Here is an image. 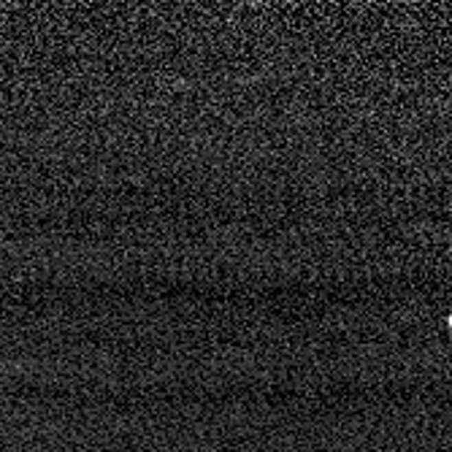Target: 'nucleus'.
I'll list each match as a JSON object with an SVG mask.
<instances>
[{"mask_svg":"<svg viewBox=\"0 0 452 452\" xmlns=\"http://www.w3.org/2000/svg\"><path fill=\"white\" fill-rule=\"evenodd\" d=\"M450 325H452V315H450Z\"/></svg>","mask_w":452,"mask_h":452,"instance_id":"nucleus-1","label":"nucleus"}]
</instances>
